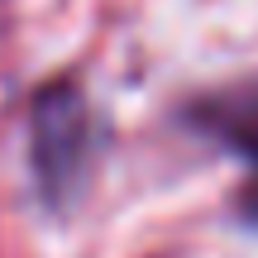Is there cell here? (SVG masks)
I'll use <instances>...</instances> for the list:
<instances>
[{
  "instance_id": "obj_1",
  "label": "cell",
  "mask_w": 258,
  "mask_h": 258,
  "mask_svg": "<svg viewBox=\"0 0 258 258\" xmlns=\"http://www.w3.org/2000/svg\"><path fill=\"white\" fill-rule=\"evenodd\" d=\"M86 139H91V124H86L82 96L53 86L34 110V167L48 196H62L77 182L86 163Z\"/></svg>"
},
{
  "instance_id": "obj_2",
  "label": "cell",
  "mask_w": 258,
  "mask_h": 258,
  "mask_svg": "<svg viewBox=\"0 0 258 258\" xmlns=\"http://www.w3.org/2000/svg\"><path fill=\"white\" fill-rule=\"evenodd\" d=\"M225 139H230L239 153H249L258 163V96H244V101H225L220 105V120H215Z\"/></svg>"
}]
</instances>
